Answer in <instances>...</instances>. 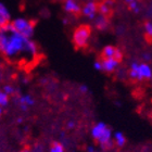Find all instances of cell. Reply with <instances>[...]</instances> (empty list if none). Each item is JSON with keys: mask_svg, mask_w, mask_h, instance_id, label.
Masks as SVG:
<instances>
[{"mask_svg": "<svg viewBox=\"0 0 152 152\" xmlns=\"http://www.w3.org/2000/svg\"><path fill=\"white\" fill-rule=\"evenodd\" d=\"M8 40L1 53L6 58L14 59L20 54H28L31 57H35L37 54V46L34 41L24 37L19 32L9 33Z\"/></svg>", "mask_w": 152, "mask_h": 152, "instance_id": "6da1fadb", "label": "cell"}, {"mask_svg": "<svg viewBox=\"0 0 152 152\" xmlns=\"http://www.w3.org/2000/svg\"><path fill=\"white\" fill-rule=\"evenodd\" d=\"M91 137L104 147L111 141L112 130L103 122H99L91 128Z\"/></svg>", "mask_w": 152, "mask_h": 152, "instance_id": "7a4b0ae2", "label": "cell"}, {"mask_svg": "<svg viewBox=\"0 0 152 152\" xmlns=\"http://www.w3.org/2000/svg\"><path fill=\"white\" fill-rule=\"evenodd\" d=\"M90 33H91V29L88 25H82L77 27L73 35L74 45L77 48H84L90 37Z\"/></svg>", "mask_w": 152, "mask_h": 152, "instance_id": "3957f363", "label": "cell"}, {"mask_svg": "<svg viewBox=\"0 0 152 152\" xmlns=\"http://www.w3.org/2000/svg\"><path fill=\"white\" fill-rule=\"evenodd\" d=\"M13 27L15 28L16 32L22 34L24 37L31 38L34 34V22L27 21L25 19H16L12 22Z\"/></svg>", "mask_w": 152, "mask_h": 152, "instance_id": "277c9868", "label": "cell"}, {"mask_svg": "<svg viewBox=\"0 0 152 152\" xmlns=\"http://www.w3.org/2000/svg\"><path fill=\"white\" fill-rule=\"evenodd\" d=\"M16 101H18V104H19L21 111H27L29 107L34 105V103H35V100L31 95L19 96L16 98Z\"/></svg>", "mask_w": 152, "mask_h": 152, "instance_id": "5b68a950", "label": "cell"}, {"mask_svg": "<svg viewBox=\"0 0 152 152\" xmlns=\"http://www.w3.org/2000/svg\"><path fill=\"white\" fill-rule=\"evenodd\" d=\"M152 76V70L151 67L147 63L139 64V74H138V80L142 79H149Z\"/></svg>", "mask_w": 152, "mask_h": 152, "instance_id": "8992f818", "label": "cell"}, {"mask_svg": "<svg viewBox=\"0 0 152 152\" xmlns=\"http://www.w3.org/2000/svg\"><path fill=\"white\" fill-rule=\"evenodd\" d=\"M102 63V70L107 72V73H111L113 72L116 66L118 65V62H117L115 59H103L101 61Z\"/></svg>", "mask_w": 152, "mask_h": 152, "instance_id": "52a82bcc", "label": "cell"}, {"mask_svg": "<svg viewBox=\"0 0 152 152\" xmlns=\"http://www.w3.org/2000/svg\"><path fill=\"white\" fill-rule=\"evenodd\" d=\"M10 21V13L8 9L6 8L4 4L0 2V27L6 26L7 24H9Z\"/></svg>", "mask_w": 152, "mask_h": 152, "instance_id": "ba28073f", "label": "cell"}, {"mask_svg": "<svg viewBox=\"0 0 152 152\" xmlns=\"http://www.w3.org/2000/svg\"><path fill=\"white\" fill-rule=\"evenodd\" d=\"M98 10V6L95 2H88L84 8H83V13L89 19H94L96 15V12Z\"/></svg>", "mask_w": 152, "mask_h": 152, "instance_id": "9c48e42d", "label": "cell"}, {"mask_svg": "<svg viewBox=\"0 0 152 152\" xmlns=\"http://www.w3.org/2000/svg\"><path fill=\"white\" fill-rule=\"evenodd\" d=\"M64 10L66 12L71 13H79L80 12V8L74 0H65L64 2Z\"/></svg>", "mask_w": 152, "mask_h": 152, "instance_id": "30bf717a", "label": "cell"}, {"mask_svg": "<svg viewBox=\"0 0 152 152\" xmlns=\"http://www.w3.org/2000/svg\"><path fill=\"white\" fill-rule=\"evenodd\" d=\"M116 51L117 48L113 47V46H105L102 50V57L103 59H114Z\"/></svg>", "mask_w": 152, "mask_h": 152, "instance_id": "8fae6325", "label": "cell"}, {"mask_svg": "<svg viewBox=\"0 0 152 152\" xmlns=\"http://www.w3.org/2000/svg\"><path fill=\"white\" fill-rule=\"evenodd\" d=\"M114 139H115V142L118 147H123L126 143V138L124 136V134L121 132H116L114 134Z\"/></svg>", "mask_w": 152, "mask_h": 152, "instance_id": "7c38bea8", "label": "cell"}, {"mask_svg": "<svg viewBox=\"0 0 152 152\" xmlns=\"http://www.w3.org/2000/svg\"><path fill=\"white\" fill-rule=\"evenodd\" d=\"M138 74H139V64L138 63H133L130 66V72L129 76L134 79H138Z\"/></svg>", "mask_w": 152, "mask_h": 152, "instance_id": "4fadbf2b", "label": "cell"}, {"mask_svg": "<svg viewBox=\"0 0 152 152\" xmlns=\"http://www.w3.org/2000/svg\"><path fill=\"white\" fill-rule=\"evenodd\" d=\"M8 104H9V95H7L3 90H1L0 91V107L4 108Z\"/></svg>", "mask_w": 152, "mask_h": 152, "instance_id": "5bb4252c", "label": "cell"}, {"mask_svg": "<svg viewBox=\"0 0 152 152\" xmlns=\"http://www.w3.org/2000/svg\"><path fill=\"white\" fill-rule=\"evenodd\" d=\"M49 152H64V147L61 142H58V141H54L52 143V146L50 147V150Z\"/></svg>", "mask_w": 152, "mask_h": 152, "instance_id": "9a60e30c", "label": "cell"}, {"mask_svg": "<svg viewBox=\"0 0 152 152\" xmlns=\"http://www.w3.org/2000/svg\"><path fill=\"white\" fill-rule=\"evenodd\" d=\"M97 28L98 29H105L108 26V21L103 18V16H99V19L97 20Z\"/></svg>", "mask_w": 152, "mask_h": 152, "instance_id": "2e32d148", "label": "cell"}, {"mask_svg": "<svg viewBox=\"0 0 152 152\" xmlns=\"http://www.w3.org/2000/svg\"><path fill=\"white\" fill-rule=\"evenodd\" d=\"M2 90L6 92L7 95H9V96H12L15 94V88H14L12 85H4L3 86Z\"/></svg>", "mask_w": 152, "mask_h": 152, "instance_id": "e0dca14e", "label": "cell"}, {"mask_svg": "<svg viewBox=\"0 0 152 152\" xmlns=\"http://www.w3.org/2000/svg\"><path fill=\"white\" fill-rule=\"evenodd\" d=\"M99 11L101 13L102 15H108L109 13H110V8L108 7V4H100L99 6Z\"/></svg>", "mask_w": 152, "mask_h": 152, "instance_id": "ac0fdd59", "label": "cell"}, {"mask_svg": "<svg viewBox=\"0 0 152 152\" xmlns=\"http://www.w3.org/2000/svg\"><path fill=\"white\" fill-rule=\"evenodd\" d=\"M145 31H146L147 36L149 38H152V23L151 22H147L145 24Z\"/></svg>", "mask_w": 152, "mask_h": 152, "instance_id": "d6986e66", "label": "cell"}, {"mask_svg": "<svg viewBox=\"0 0 152 152\" xmlns=\"http://www.w3.org/2000/svg\"><path fill=\"white\" fill-rule=\"evenodd\" d=\"M94 67L97 71H102V63L100 61H96L95 63H94Z\"/></svg>", "mask_w": 152, "mask_h": 152, "instance_id": "ffe728a7", "label": "cell"}, {"mask_svg": "<svg viewBox=\"0 0 152 152\" xmlns=\"http://www.w3.org/2000/svg\"><path fill=\"white\" fill-rule=\"evenodd\" d=\"M42 150H44V147L40 146V145H36V146L33 148L32 152H42Z\"/></svg>", "mask_w": 152, "mask_h": 152, "instance_id": "44dd1931", "label": "cell"}, {"mask_svg": "<svg viewBox=\"0 0 152 152\" xmlns=\"http://www.w3.org/2000/svg\"><path fill=\"white\" fill-rule=\"evenodd\" d=\"M79 90L85 94V92L88 91V87H87L86 85H82V86H79Z\"/></svg>", "mask_w": 152, "mask_h": 152, "instance_id": "7402d4cb", "label": "cell"}, {"mask_svg": "<svg viewBox=\"0 0 152 152\" xmlns=\"http://www.w3.org/2000/svg\"><path fill=\"white\" fill-rule=\"evenodd\" d=\"M137 8H138V4H137V1H135V2L130 3V4H129V9L135 10V9H137Z\"/></svg>", "mask_w": 152, "mask_h": 152, "instance_id": "603a6c76", "label": "cell"}, {"mask_svg": "<svg viewBox=\"0 0 152 152\" xmlns=\"http://www.w3.org/2000/svg\"><path fill=\"white\" fill-rule=\"evenodd\" d=\"M67 127H69V128H73V127H74V122H73V121H70V122L67 123Z\"/></svg>", "mask_w": 152, "mask_h": 152, "instance_id": "cb8c5ba5", "label": "cell"}, {"mask_svg": "<svg viewBox=\"0 0 152 152\" xmlns=\"http://www.w3.org/2000/svg\"><path fill=\"white\" fill-rule=\"evenodd\" d=\"M143 59H145V60H150V59H151V56L148 54V53L143 54Z\"/></svg>", "mask_w": 152, "mask_h": 152, "instance_id": "d4e9b609", "label": "cell"}, {"mask_svg": "<svg viewBox=\"0 0 152 152\" xmlns=\"http://www.w3.org/2000/svg\"><path fill=\"white\" fill-rule=\"evenodd\" d=\"M87 151L88 152H95V149H94V147H88V148H87Z\"/></svg>", "mask_w": 152, "mask_h": 152, "instance_id": "484cf974", "label": "cell"}, {"mask_svg": "<svg viewBox=\"0 0 152 152\" xmlns=\"http://www.w3.org/2000/svg\"><path fill=\"white\" fill-rule=\"evenodd\" d=\"M16 123H18V124H22L23 123V117H19V118L16 120Z\"/></svg>", "mask_w": 152, "mask_h": 152, "instance_id": "4316f807", "label": "cell"}, {"mask_svg": "<svg viewBox=\"0 0 152 152\" xmlns=\"http://www.w3.org/2000/svg\"><path fill=\"white\" fill-rule=\"evenodd\" d=\"M135 1H136V0H125V2L128 3V4H130V3L135 2Z\"/></svg>", "mask_w": 152, "mask_h": 152, "instance_id": "83f0119b", "label": "cell"}, {"mask_svg": "<svg viewBox=\"0 0 152 152\" xmlns=\"http://www.w3.org/2000/svg\"><path fill=\"white\" fill-rule=\"evenodd\" d=\"M3 108H1L0 107V118H1V116H2V113H3V110H2Z\"/></svg>", "mask_w": 152, "mask_h": 152, "instance_id": "f1b7e54d", "label": "cell"}, {"mask_svg": "<svg viewBox=\"0 0 152 152\" xmlns=\"http://www.w3.org/2000/svg\"><path fill=\"white\" fill-rule=\"evenodd\" d=\"M134 11H135V12H136V13H138V12H139V8H137V9H135V10H134Z\"/></svg>", "mask_w": 152, "mask_h": 152, "instance_id": "f546056e", "label": "cell"}, {"mask_svg": "<svg viewBox=\"0 0 152 152\" xmlns=\"http://www.w3.org/2000/svg\"><path fill=\"white\" fill-rule=\"evenodd\" d=\"M20 152H29V151H28V150L25 149V150H22V151H20Z\"/></svg>", "mask_w": 152, "mask_h": 152, "instance_id": "4dcf8cb0", "label": "cell"}, {"mask_svg": "<svg viewBox=\"0 0 152 152\" xmlns=\"http://www.w3.org/2000/svg\"><path fill=\"white\" fill-rule=\"evenodd\" d=\"M1 77H2V75H1V73H0V80H1Z\"/></svg>", "mask_w": 152, "mask_h": 152, "instance_id": "1f68e13d", "label": "cell"}]
</instances>
